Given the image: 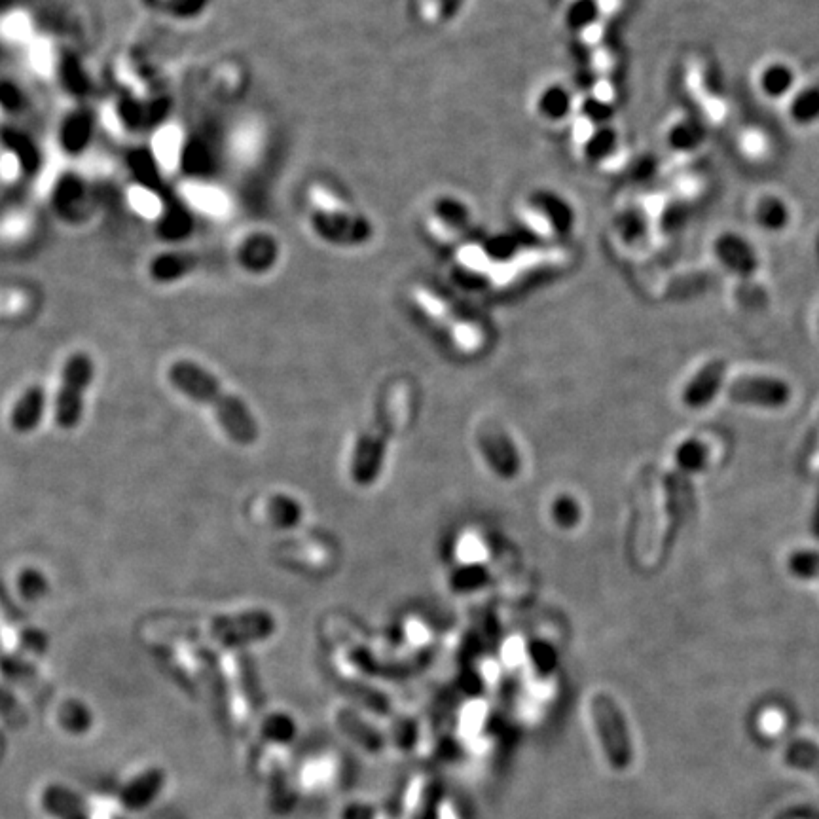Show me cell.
Returning <instances> with one entry per match:
<instances>
[{
	"mask_svg": "<svg viewBox=\"0 0 819 819\" xmlns=\"http://www.w3.org/2000/svg\"><path fill=\"white\" fill-rule=\"evenodd\" d=\"M615 146H617V133L611 128L600 129L586 143V156L598 162V160L607 158L615 150Z\"/></svg>",
	"mask_w": 819,
	"mask_h": 819,
	"instance_id": "2e32d148",
	"label": "cell"
},
{
	"mask_svg": "<svg viewBox=\"0 0 819 819\" xmlns=\"http://www.w3.org/2000/svg\"><path fill=\"white\" fill-rule=\"evenodd\" d=\"M46 408V393L40 385H31L23 391L18 402L12 408L10 425L19 435L33 433L40 425Z\"/></svg>",
	"mask_w": 819,
	"mask_h": 819,
	"instance_id": "ba28073f",
	"label": "cell"
},
{
	"mask_svg": "<svg viewBox=\"0 0 819 819\" xmlns=\"http://www.w3.org/2000/svg\"><path fill=\"white\" fill-rule=\"evenodd\" d=\"M95 376L90 355L74 353L63 368V380L55 397V423L59 429L73 431L84 416V393Z\"/></svg>",
	"mask_w": 819,
	"mask_h": 819,
	"instance_id": "277c9868",
	"label": "cell"
},
{
	"mask_svg": "<svg viewBox=\"0 0 819 819\" xmlns=\"http://www.w3.org/2000/svg\"><path fill=\"white\" fill-rule=\"evenodd\" d=\"M416 401V387L408 380H395L383 387L376 410L353 448L349 474L357 486L368 488L378 480L387 450L391 442L408 427L416 410Z\"/></svg>",
	"mask_w": 819,
	"mask_h": 819,
	"instance_id": "6da1fadb",
	"label": "cell"
},
{
	"mask_svg": "<svg viewBox=\"0 0 819 819\" xmlns=\"http://www.w3.org/2000/svg\"><path fill=\"white\" fill-rule=\"evenodd\" d=\"M793 567H795L799 573H802V575L819 579V558L818 556H814V554H799V556L793 560Z\"/></svg>",
	"mask_w": 819,
	"mask_h": 819,
	"instance_id": "d6986e66",
	"label": "cell"
},
{
	"mask_svg": "<svg viewBox=\"0 0 819 819\" xmlns=\"http://www.w3.org/2000/svg\"><path fill=\"white\" fill-rule=\"evenodd\" d=\"M704 143V129L694 120H681L668 133V145L677 152H692Z\"/></svg>",
	"mask_w": 819,
	"mask_h": 819,
	"instance_id": "5bb4252c",
	"label": "cell"
},
{
	"mask_svg": "<svg viewBox=\"0 0 819 819\" xmlns=\"http://www.w3.org/2000/svg\"><path fill=\"white\" fill-rule=\"evenodd\" d=\"M188 632L209 637L222 647H237L268 639L275 632V620L268 611L251 609L232 615L211 617L205 620V624H196Z\"/></svg>",
	"mask_w": 819,
	"mask_h": 819,
	"instance_id": "3957f363",
	"label": "cell"
},
{
	"mask_svg": "<svg viewBox=\"0 0 819 819\" xmlns=\"http://www.w3.org/2000/svg\"><path fill=\"white\" fill-rule=\"evenodd\" d=\"M795 73L789 65L785 63H772L768 65L763 74H761V90L770 99H782L789 91L793 90L795 86Z\"/></svg>",
	"mask_w": 819,
	"mask_h": 819,
	"instance_id": "8fae6325",
	"label": "cell"
},
{
	"mask_svg": "<svg viewBox=\"0 0 819 819\" xmlns=\"http://www.w3.org/2000/svg\"><path fill=\"white\" fill-rule=\"evenodd\" d=\"M21 643H23L25 649L35 651L37 655H42V653L48 649V639H46L44 634H40L38 630H27V632L21 636Z\"/></svg>",
	"mask_w": 819,
	"mask_h": 819,
	"instance_id": "ffe728a7",
	"label": "cell"
},
{
	"mask_svg": "<svg viewBox=\"0 0 819 819\" xmlns=\"http://www.w3.org/2000/svg\"><path fill=\"white\" fill-rule=\"evenodd\" d=\"M0 611L10 622H23L25 620V613L10 598V592H8L6 584L2 583V581H0Z\"/></svg>",
	"mask_w": 819,
	"mask_h": 819,
	"instance_id": "ac0fdd59",
	"label": "cell"
},
{
	"mask_svg": "<svg viewBox=\"0 0 819 819\" xmlns=\"http://www.w3.org/2000/svg\"><path fill=\"white\" fill-rule=\"evenodd\" d=\"M169 382L186 399L213 408L224 435L239 446H253L260 425L247 402L222 387L219 378L194 361H177L169 368Z\"/></svg>",
	"mask_w": 819,
	"mask_h": 819,
	"instance_id": "7a4b0ae2",
	"label": "cell"
},
{
	"mask_svg": "<svg viewBox=\"0 0 819 819\" xmlns=\"http://www.w3.org/2000/svg\"><path fill=\"white\" fill-rule=\"evenodd\" d=\"M789 114L799 126H810L819 120V88L799 91L791 101Z\"/></svg>",
	"mask_w": 819,
	"mask_h": 819,
	"instance_id": "4fadbf2b",
	"label": "cell"
},
{
	"mask_svg": "<svg viewBox=\"0 0 819 819\" xmlns=\"http://www.w3.org/2000/svg\"><path fill=\"white\" fill-rule=\"evenodd\" d=\"M600 16L598 0H575L569 8V23L573 29H586Z\"/></svg>",
	"mask_w": 819,
	"mask_h": 819,
	"instance_id": "e0dca14e",
	"label": "cell"
},
{
	"mask_svg": "<svg viewBox=\"0 0 819 819\" xmlns=\"http://www.w3.org/2000/svg\"><path fill=\"white\" fill-rule=\"evenodd\" d=\"M755 220L766 232H782L791 222V211L785 201L776 196H766L757 203Z\"/></svg>",
	"mask_w": 819,
	"mask_h": 819,
	"instance_id": "30bf717a",
	"label": "cell"
},
{
	"mask_svg": "<svg viewBox=\"0 0 819 819\" xmlns=\"http://www.w3.org/2000/svg\"><path fill=\"white\" fill-rule=\"evenodd\" d=\"M592 717L611 766L624 770L632 765V742L617 702L609 694H596L592 698Z\"/></svg>",
	"mask_w": 819,
	"mask_h": 819,
	"instance_id": "5b68a950",
	"label": "cell"
},
{
	"mask_svg": "<svg viewBox=\"0 0 819 819\" xmlns=\"http://www.w3.org/2000/svg\"><path fill=\"white\" fill-rule=\"evenodd\" d=\"M18 588L23 600L38 601L48 594L50 584L38 569H25L19 575Z\"/></svg>",
	"mask_w": 819,
	"mask_h": 819,
	"instance_id": "9a60e30c",
	"label": "cell"
},
{
	"mask_svg": "<svg viewBox=\"0 0 819 819\" xmlns=\"http://www.w3.org/2000/svg\"><path fill=\"white\" fill-rule=\"evenodd\" d=\"M725 374V364L710 363L698 376L696 380L691 383V387L687 389V402L692 406H702L706 402L711 401V397L715 395V391L719 389L721 378Z\"/></svg>",
	"mask_w": 819,
	"mask_h": 819,
	"instance_id": "9c48e42d",
	"label": "cell"
},
{
	"mask_svg": "<svg viewBox=\"0 0 819 819\" xmlns=\"http://www.w3.org/2000/svg\"><path fill=\"white\" fill-rule=\"evenodd\" d=\"M713 253L728 272L742 275V277L753 275L759 268V256L753 249V245L747 241L746 237L734 234V232H727L717 237L713 243Z\"/></svg>",
	"mask_w": 819,
	"mask_h": 819,
	"instance_id": "8992f818",
	"label": "cell"
},
{
	"mask_svg": "<svg viewBox=\"0 0 819 819\" xmlns=\"http://www.w3.org/2000/svg\"><path fill=\"white\" fill-rule=\"evenodd\" d=\"M785 765L808 770V772H819V746L810 740H793L789 746L785 747Z\"/></svg>",
	"mask_w": 819,
	"mask_h": 819,
	"instance_id": "7c38bea8",
	"label": "cell"
},
{
	"mask_svg": "<svg viewBox=\"0 0 819 819\" xmlns=\"http://www.w3.org/2000/svg\"><path fill=\"white\" fill-rule=\"evenodd\" d=\"M728 393L734 401L761 406H782L789 399L787 385L768 378H742L730 385Z\"/></svg>",
	"mask_w": 819,
	"mask_h": 819,
	"instance_id": "52a82bcc",
	"label": "cell"
}]
</instances>
